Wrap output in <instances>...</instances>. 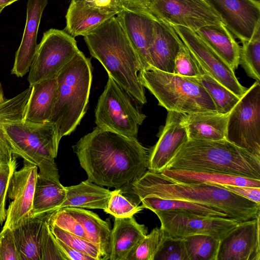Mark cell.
I'll return each instance as SVG.
<instances>
[{"instance_id": "37", "label": "cell", "mask_w": 260, "mask_h": 260, "mask_svg": "<svg viewBox=\"0 0 260 260\" xmlns=\"http://www.w3.org/2000/svg\"><path fill=\"white\" fill-rule=\"evenodd\" d=\"M49 224L54 237L66 245L92 257L94 260H104L100 249L91 242L68 233L54 224L49 222Z\"/></svg>"}, {"instance_id": "28", "label": "cell", "mask_w": 260, "mask_h": 260, "mask_svg": "<svg viewBox=\"0 0 260 260\" xmlns=\"http://www.w3.org/2000/svg\"><path fill=\"white\" fill-rule=\"evenodd\" d=\"M82 226L87 240L96 246L104 260H109L111 230L108 220L104 221L94 212L84 208L66 207Z\"/></svg>"}, {"instance_id": "36", "label": "cell", "mask_w": 260, "mask_h": 260, "mask_svg": "<svg viewBox=\"0 0 260 260\" xmlns=\"http://www.w3.org/2000/svg\"><path fill=\"white\" fill-rule=\"evenodd\" d=\"M167 237L162 228L153 229L141 240L127 260H154Z\"/></svg>"}, {"instance_id": "6", "label": "cell", "mask_w": 260, "mask_h": 260, "mask_svg": "<svg viewBox=\"0 0 260 260\" xmlns=\"http://www.w3.org/2000/svg\"><path fill=\"white\" fill-rule=\"evenodd\" d=\"M3 128L13 154L36 166L39 174L60 182L55 158L60 140L53 123H36L21 119L5 123Z\"/></svg>"}, {"instance_id": "16", "label": "cell", "mask_w": 260, "mask_h": 260, "mask_svg": "<svg viewBox=\"0 0 260 260\" xmlns=\"http://www.w3.org/2000/svg\"><path fill=\"white\" fill-rule=\"evenodd\" d=\"M259 219L239 222L220 241L217 260H260Z\"/></svg>"}, {"instance_id": "26", "label": "cell", "mask_w": 260, "mask_h": 260, "mask_svg": "<svg viewBox=\"0 0 260 260\" xmlns=\"http://www.w3.org/2000/svg\"><path fill=\"white\" fill-rule=\"evenodd\" d=\"M66 198L60 208L76 207L106 209L112 191L93 183L88 179L75 185L65 187Z\"/></svg>"}, {"instance_id": "3", "label": "cell", "mask_w": 260, "mask_h": 260, "mask_svg": "<svg viewBox=\"0 0 260 260\" xmlns=\"http://www.w3.org/2000/svg\"><path fill=\"white\" fill-rule=\"evenodd\" d=\"M84 37L91 55L130 96L141 104L147 102L138 72V55L116 15Z\"/></svg>"}, {"instance_id": "8", "label": "cell", "mask_w": 260, "mask_h": 260, "mask_svg": "<svg viewBox=\"0 0 260 260\" xmlns=\"http://www.w3.org/2000/svg\"><path fill=\"white\" fill-rule=\"evenodd\" d=\"M130 95L108 76L95 111L97 126L127 138L137 139L139 126L146 118Z\"/></svg>"}, {"instance_id": "35", "label": "cell", "mask_w": 260, "mask_h": 260, "mask_svg": "<svg viewBox=\"0 0 260 260\" xmlns=\"http://www.w3.org/2000/svg\"><path fill=\"white\" fill-rule=\"evenodd\" d=\"M183 239L189 260H217L219 239L207 235H194Z\"/></svg>"}, {"instance_id": "52", "label": "cell", "mask_w": 260, "mask_h": 260, "mask_svg": "<svg viewBox=\"0 0 260 260\" xmlns=\"http://www.w3.org/2000/svg\"><path fill=\"white\" fill-rule=\"evenodd\" d=\"M0 260H1V250H0Z\"/></svg>"}, {"instance_id": "14", "label": "cell", "mask_w": 260, "mask_h": 260, "mask_svg": "<svg viewBox=\"0 0 260 260\" xmlns=\"http://www.w3.org/2000/svg\"><path fill=\"white\" fill-rule=\"evenodd\" d=\"M38 169L36 166L27 162L13 173L8 191L12 201L6 210L3 229L14 230L30 216Z\"/></svg>"}, {"instance_id": "47", "label": "cell", "mask_w": 260, "mask_h": 260, "mask_svg": "<svg viewBox=\"0 0 260 260\" xmlns=\"http://www.w3.org/2000/svg\"><path fill=\"white\" fill-rule=\"evenodd\" d=\"M118 1L123 9L153 16L149 10L148 0Z\"/></svg>"}, {"instance_id": "15", "label": "cell", "mask_w": 260, "mask_h": 260, "mask_svg": "<svg viewBox=\"0 0 260 260\" xmlns=\"http://www.w3.org/2000/svg\"><path fill=\"white\" fill-rule=\"evenodd\" d=\"M241 42L249 40L260 23L259 0H205Z\"/></svg>"}, {"instance_id": "23", "label": "cell", "mask_w": 260, "mask_h": 260, "mask_svg": "<svg viewBox=\"0 0 260 260\" xmlns=\"http://www.w3.org/2000/svg\"><path fill=\"white\" fill-rule=\"evenodd\" d=\"M195 32L234 71L237 69L240 46L223 23L205 25Z\"/></svg>"}, {"instance_id": "13", "label": "cell", "mask_w": 260, "mask_h": 260, "mask_svg": "<svg viewBox=\"0 0 260 260\" xmlns=\"http://www.w3.org/2000/svg\"><path fill=\"white\" fill-rule=\"evenodd\" d=\"M204 72L241 97L247 88L238 81L234 71L198 35L181 26H172Z\"/></svg>"}, {"instance_id": "32", "label": "cell", "mask_w": 260, "mask_h": 260, "mask_svg": "<svg viewBox=\"0 0 260 260\" xmlns=\"http://www.w3.org/2000/svg\"><path fill=\"white\" fill-rule=\"evenodd\" d=\"M144 208L156 211H174L201 216L228 218L221 210L205 205L180 200L161 199L154 196H146L139 199Z\"/></svg>"}, {"instance_id": "31", "label": "cell", "mask_w": 260, "mask_h": 260, "mask_svg": "<svg viewBox=\"0 0 260 260\" xmlns=\"http://www.w3.org/2000/svg\"><path fill=\"white\" fill-rule=\"evenodd\" d=\"M160 174L173 181L260 187V180L225 174L165 169Z\"/></svg>"}, {"instance_id": "19", "label": "cell", "mask_w": 260, "mask_h": 260, "mask_svg": "<svg viewBox=\"0 0 260 260\" xmlns=\"http://www.w3.org/2000/svg\"><path fill=\"white\" fill-rule=\"evenodd\" d=\"M116 16L138 55L141 71L151 69L149 48L156 19L152 16L124 9Z\"/></svg>"}, {"instance_id": "49", "label": "cell", "mask_w": 260, "mask_h": 260, "mask_svg": "<svg viewBox=\"0 0 260 260\" xmlns=\"http://www.w3.org/2000/svg\"><path fill=\"white\" fill-rule=\"evenodd\" d=\"M6 100L4 91L1 83H0V103H3Z\"/></svg>"}, {"instance_id": "18", "label": "cell", "mask_w": 260, "mask_h": 260, "mask_svg": "<svg viewBox=\"0 0 260 260\" xmlns=\"http://www.w3.org/2000/svg\"><path fill=\"white\" fill-rule=\"evenodd\" d=\"M48 0H27L25 25L11 73L22 77L29 70L37 51L38 29Z\"/></svg>"}, {"instance_id": "42", "label": "cell", "mask_w": 260, "mask_h": 260, "mask_svg": "<svg viewBox=\"0 0 260 260\" xmlns=\"http://www.w3.org/2000/svg\"><path fill=\"white\" fill-rule=\"evenodd\" d=\"M189 260L183 239L168 236L154 260Z\"/></svg>"}, {"instance_id": "10", "label": "cell", "mask_w": 260, "mask_h": 260, "mask_svg": "<svg viewBox=\"0 0 260 260\" xmlns=\"http://www.w3.org/2000/svg\"><path fill=\"white\" fill-rule=\"evenodd\" d=\"M80 51L75 37L64 30L51 28L43 34L29 69V86L56 78Z\"/></svg>"}, {"instance_id": "11", "label": "cell", "mask_w": 260, "mask_h": 260, "mask_svg": "<svg viewBox=\"0 0 260 260\" xmlns=\"http://www.w3.org/2000/svg\"><path fill=\"white\" fill-rule=\"evenodd\" d=\"M148 7L156 19L194 31L205 25L223 23L205 0H148Z\"/></svg>"}, {"instance_id": "5", "label": "cell", "mask_w": 260, "mask_h": 260, "mask_svg": "<svg viewBox=\"0 0 260 260\" xmlns=\"http://www.w3.org/2000/svg\"><path fill=\"white\" fill-rule=\"evenodd\" d=\"M56 78V95L49 121L56 126L60 140L75 129L86 113L92 78L90 59L80 50Z\"/></svg>"}, {"instance_id": "33", "label": "cell", "mask_w": 260, "mask_h": 260, "mask_svg": "<svg viewBox=\"0 0 260 260\" xmlns=\"http://www.w3.org/2000/svg\"><path fill=\"white\" fill-rule=\"evenodd\" d=\"M194 78L207 91L218 113H229L242 97L234 94L205 72Z\"/></svg>"}, {"instance_id": "41", "label": "cell", "mask_w": 260, "mask_h": 260, "mask_svg": "<svg viewBox=\"0 0 260 260\" xmlns=\"http://www.w3.org/2000/svg\"><path fill=\"white\" fill-rule=\"evenodd\" d=\"M50 213L44 220L42 229L40 242L41 260H66L50 229L48 218Z\"/></svg>"}, {"instance_id": "25", "label": "cell", "mask_w": 260, "mask_h": 260, "mask_svg": "<svg viewBox=\"0 0 260 260\" xmlns=\"http://www.w3.org/2000/svg\"><path fill=\"white\" fill-rule=\"evenodd\" d=\"M114 16L82 1L71 2L66 16L64 30L74 37L84 36Z\"/></svg>"}, {"instance_id": "4", "label": "cell", "mask_w": 260, "mask_h": 260, "mask_svg": "<svg viewBox=\"0 0 260 260\" xmlns=\"http://www.w3.org/2000/svg\"><path fill=\"white\" fill-rule=\"evenodd\" d=\"M165 169L225 174L260 180V158L226 139L188 140Z\"/></svg>"}, {"instance_id": "9", "label": "cell", "mask_w": 260, "mask_h": 260, "mask_svg": "<svg viewBox=\"0 0 260 260\" xmlns=\"http://www.w3.org/2000/svg\"><path fill=\"white\" fill-rule=\"evenodd\" d=\"M226 140L260 158V83L256 81L229 115Z\"/></svg>"}, {"instance_id": "51", "label": "cell", "mask_w": 260, "mask_h": 260, "mask_svg": "<svg viewBox=\"0 0 260 260\" xmlns=\"http://www.w3.org/2000/svg\"><path fill=\"white\" fill-rule=\"evenodd\" d=\"M82 0H71V2H81Z\"/></svg>"}, {"instance_id": "12", "label": "cell", "mask_w": 260, "mask_h": 260, "mask_svg": "<svg viewBox=\"0 0 260 260\" xmlns=\"http://www.w3.org/2000/svg\"><path fill=\"white\" fill-rule=\"evenodd\" d=\"M168 236L183 239L194 235H207L221 241L239 223L229 218L201 216L174 211H156Z\"/></svg>"}, {"instance_id": "2", "label": "cell", "mask_w": 260, "mask_h": 260, "mask_svg": "<svg viewBox=\"0 0 260 260\" xmlns=\"http://www.w3.org/2000/svg\"><path fill=\"white\" fill-rule=\"evenodd\" d=\"M124 187L138 199L146 196L180 200L217 208L228 217L243 222L260 215V204L234 193L218 184L185 183L172 181L160 173L147 171L139 179Z\"/></svg>"}, {"instance_id": "24", "label": "cell", "mask_w": 260, "mask_h": 260, "mask_svg": "<svg viewBox=\"0 0 260 260\" xmlns=\"http://www.w3.org/2000/svg\"><path fill=\"white\" fill-rule=\"evenodd\" d=\"M31 87L24 119L36 123L49 121L56 95V78L40 81Z\"/></svg>"}, {"instance_id": "45", "label": "cell", "mask_w": 260, "mask_h": 260, "mask_svg": "<svg viewBox=\"0 0 260 260\" xmlns=\"http://www.w3.org/2000/svg\"><path fill=\"white\" fill-rule=\"evenodd\" d=\"M218 185L241 197L257 204H260V187L226 184Z\"/></svg>"}, {"instance_id": "48", "label": "cell", "mask_w": 260, "mask_h": 260, "mask_svg": "<svg viewBox=\"0 0 260 260\" xmlns=\"http://www.w3.org/2000/svg\"><path fill=\"white\" fill-rule=\"evenodd\" d=\"M18 0H0V6L5 5L8 6Z\"/></svg>"}, {"instance_id": "34", "label": "cell", "mask_w": 260, "mask_h": 260, "mask_svg": "<svg viewBox=\"0 0 260 260\" xmlns=\"http://www.w3.org/2000/svg\"><path fill=\"white\" fill-rule=\"evenodd\" d=\"M241 43L239 64L248 76L259 82L260 23L257 25L251 38Z\"/></svg>"}, {"instance_id": "7", "label": "cell", "mask_w": 260, "mask_h": 260, "mask_svg": "<svg viewBox=\"0 0 260 260\" xmlns=\"http://www.w3.org/2000/svg\"><path fill=\"white\" fill-rule=\"evenodd\" d=\"M140 81L168 111L184 114L217 112L212 99L194 77L162 72L141 70Z\"/></svg>"}, {"instance_id": "38", "label": "cell", "mask_w": 260, "mask_h": 260, "mask_svg": "<svg viewBox=\"0 0 260 260\" xmlns=\"http://www.w3.org/2000/svg\"><path fill=\"white\" fill-rule=\"evenodd\" d=\"M142 205L139 206L123 195L120 188L112 191L108 206L104 211L114 217H126L133 216L143 210Z\"/></svg>"}, {"instance_id": "50", "label": "cell", "mask_w": 260, "mask_h": 260, "mask_svg": "<svg viewBox=\"0 0 260 260\" xmlns=\"http://www.w3.org/2000/svg\"><path fill=\"white\" fill-rule=\"evenodd\" d=\"M6 7L7 6L5 5L0 6V14Z\"/></svg>"}, {"instance_id": "40", "label": "cell", "mask_w": 260, "mask_h": 260, "mask_svg": "<svg viewBox=\"0 0 260 260\" xmlns=\"http://www.w3.org/2000/svg\"><path fill=\"white\" fill-rule=\"evenodd\" d=\"M204 73V70L183 43L175 59L174 73L185 77H196Z\"/></svg>"}, {"instance_id": "20", "label": "cell", "mask_w": 260, "mask_h": 260, "mask_svg": "<svg viewBox=\"0 0 260 260\" xmlns=\"http://www.w3.org/2000/svg\"><path fill=\"white\" fill-rule=\"evenodd\" d=\"M182 45V41L171 25L155 20L149 48L151 69L174 73L175 59Z\"/></svg>"}, {"instance_id": "22", "label": "cell", "mask_w": 260, "mask_h": 260, "mask_svg": "<svg viewBox=\"0 0 260 260\" xmlns=\"http://www.w3.org/2000/svg\"><path fill=\"white\" fill-rule=\"evenodd\" d=\"M229 113L205 112L185 114L184 123L188 140L214 141L226 139Z\"/></svg>"}, {"instance_id": "17", "label": "cell", "mask_w": 260, "mask_h": 260, "mask_svg": "<svg viewBox=\"0 0 260 260\" xmlns=\"http://www.w3.org/2000/svg\"><path fill=\"white\" fill-rule=\"evenodd\" d=\"M184 113L168 111L165 125L156 144L149 151L148 170L160 173L179 148L188 140Z\"/></svg>"}, {"instance_id": "27", "label": "cell", "mask_w": 260, "mask_h": 260, "mask_svg": "<svg viewBox=\"0 0 260 260\" xmlns=\"http://www.w3.org/2000/svg\"><path fill=\"white\" fill-rule=\"evenodd\" d=\"M49 214L30 216L13 230L19 260H41L42 229Z\"/></svg>"}, {"instance_id": "21", "label": "cell", "mask_w": 260, "mask_h": 260, "mask_svg": "<svg viewBox=\"0 0 260 260\" xmlns=\"http://www.w3.org/2000/svg\"><path fill=\"white\" fill-rule=\"evenodd\" d=\"M147 232V227L137 222L133 216L115 217L110 236L109 260H127Z\"/></svg>"}, {"instance_id": "29", "label": "cell", "mask_w": 260, "mask_h": 260, "mask_svg": "<svg viewBox=\"0 0 260 260\" xmlns=\"http://www.w3.org/2000/svg\"><path fill=\"white\" fill-rule=\"evenodd\" d=\"M32 87L0 103V166L10 163L13 153L5 137L4 125L9 122L24 119Z\"/></svg>"}, {"instance_id": "1", "label": "cell", "mask_w": 260, "mask_h": 260, "mask_svg": "<svg viewBox=\"0 0 260 260\" xmlns=\"http://www.w3.org/2000/svg\"><path fill=\"white\" fill-rule=\"evenodd\" d=\"M72 147L87 179L100 186L122 188L148 170L149 151L137 139L97 126Z\"/></svg>"}, {"instance_id": "44", "label": "cell", "mask_w": 260, "mask_h": 260, "mask_svg": "<svg viewBox=\"0 0 260 260\" xmlns=\"http://www.w3.org/2000/svg\"><path fill=\"white\" fill-rule=\"evenodd\" d=\"M1 260H19L13 230L3 229L0 233Z\"/></svg>"}, {"instance_id": "43", "label": "cell", "mask_w": 260, "mask_h": 260, "mask_svg": "<svg viewBox=\"0 0 260 260\" xmlns=\"http://www.w3.org/2000/svg\"><path fill=\"white\" fill-rule=\"evenodd\" d=\"M17 168L15 157L8 164L0 166V224L6 219V200L13 173Z\"/></svg>"}, {"instance_id": "30", "label": "cell", "mask_w": 260, "mask_h": 260, "mask_svg": "<svg viewBox=\"0 0 260 260\" xmlns=\"http://www.w3.org/2000/svg\"><path fill=\"white\" fill-rule=\"evenodd\" d=\"M66 198V190L60 182L38 175L30 216L50 213L59 209Z\"/></svg>"}, {"instance_id": "46", "label": "cell", "mask_w": 260, "mask_h": 260, "mask_svg": "<svg viewBox=\"0 0 260 260\" xmlns=\"http://www.w3.org/2000/svg\"><path fill=\"white\" fill-rule=\"evenodd\" d=\"M58 247L66 260H94V259L66 245L59 239L55 238Z\"/></svg>"}, {"instance_id": "39", "label": "cell", "mask_w": 260, "mask_h": 260, "mask_svg": "<svg viewBox=\"0 0 260 260\" xmlns=\"http://www.w3.org/2000/svg\"><path fill=\"white\" fill-rule=\"evenodd\" d=\"M48 219L50 223L88 241L82 226L67 208H60L51 213Z\"/></svg>"}]
</instances>
